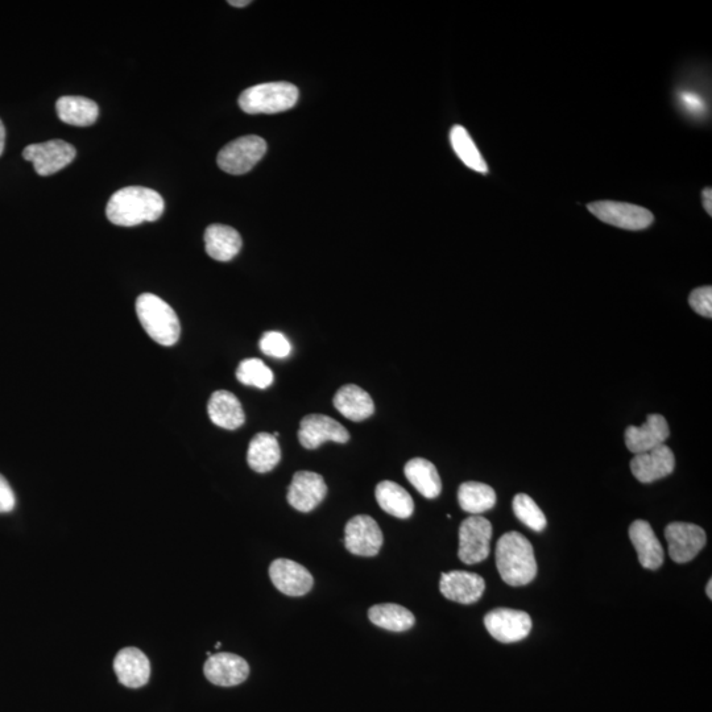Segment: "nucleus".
I'll return each instance as SVG.
<instances>
[{
  "instance_id": "17",
  "label": "nucleus",
  "mask_w": 712,
  "mask_h": 712,
  "mask_svg": "<svg viewBox=\"0 0 712 712\" xmlns=\"http://www.w3.org/2000/svg\"><path fill=\"white\" fill-rule=\"evenodd\" d=\"M670 434L669 424L661 415H649L641 426H628L625 430V446L633 454L647 453L665 445Z\"/></svg>"
},
{
  "instance_id": "39",
  "label": "nucleus",
  "mask_w": 712,
  "mask_h": 712,
  "mask_svg": "<svg viewBox=\"0 0 712 712\" xmlns=\"http://www.w3.org/2000/svg\"><path fill=\"white\" fill-rule=\"evenodd\" d=\"M250 3H251L250 0H239V2H238V0H230V2H229L230 6H233V7H246Z\"/></svg>"
},
{
  "instance_id": "9",
  "label": "nucleus",
  "mask_w": 712,
  "mask_h": 712,
  "mask_svg": "<svg viewBox=\"0 0 712 712\" xmlns=\"http://www.w3.org/2000/svg\"><path fill=\"white\" fill-rule=\"evenodd\" d=\"M488 633L503 644L519 643L532 631V619L527 612L496 608L484 618Z\"/></svg>"
},
{
  "instance_id": "6",
  "label": "nucleus",
  "mask_w": 712,
  "mask_h": 712,
  "mask_svg": "<svg viewBox=\"0 0 712 712\" xmlns=\"http://www.w3.org/2000/svg\"><path fill=\"white\" fill-rule=\"evenodd\" d=\"M492 525L483 516H470L459 528V560L466 565L480 564L490 556Z\"/></svg>"
},
{
  "instance_id": "37",
  "label": "nucleus",
  "mask_w": 712,
  "mask_h": 712,
  "mask_svg": "<svg viewBox=\"0 0 712 712\" xmlns=\"http://www.w3.org/2000/svg\"><path fill=\"white\" fill-rule=\"evenodd\" d=\"M703 206L709 215H712V192L711 188H706L702 193Z\"/></svg>"
},
{
  "instance_id": "25",
  "label": "nucleus",
  "mask_w": 712,
  "mask_h": 712,
  "mask_svg": "<svg viewBox=\"0 0 712 712\" xmlns=\"http://www.w3.org/2000/svg\"><path fill=\"white\" fill-rule=\"evenodd\" d=\"M405 476L409 483L426 499H436L441 495L442 482L437 467L424 458L411 459L405 465Z\"/></svg>"
},
{
  "instance_id": "7",
  "label": "nucleus",
  "mask_w": 712,
  "mask_h": 712,
  "mask_svg": "<svg viewBox=\"0 0 712 712\" xmlns=\"http://www.w3.org/2000/svg\"><path fill=\"white\" fill-rule=\"evenodd\" d=\"M599 221L618 229L640 231L648 229L654 222L651 211L641 206L624 202L599 201L587 206Z\"/></svg>"
},
{
  "instance_id": "30",
  "label": "nucleus",
  "mask_w": 712,
  "mask_h": 712,
  "mask_svg": "<svg viewBox=\"0 0 712 712\" xmlns=\"http://www.w3.org/2000/svg\"><path fill=\"white\" fill-rule=\"evenodd\" d=\"M450 142L454 152L457 153V156L466 167L482 173V175L488 173L487 163L465 127L458 124V126L451 128Z\"/></svg>"
},
{
  "instance_id": "14",
  "label": "nucleus",
  "mask_w": 712,
  "mask_h": 712,
  "mask_svg": "<svg viewBox=\"0 0 712 712\" xmlns=\"http://www.w3.org/2000/svg\"><path fill=\"white\" fill-rule=\"evenodd\" d=\"M269 577L276 589L288 596H304L314 585L313 575L306 567L285 558L272 562Z\"/></svg>"
},
{
  "instance_id": "40",
  "label": "nucleus",
  "mask_w": 712,
  "mask_h": 712,
  "mask_svg": "<svg viewBox=\"0 0 712 712\" xmlns=\"http://www.w3.org/2000/svg\"><path fill=\"white\" fill-rule=\"evenodd\" d=\"M711 587H712V581H709V585H707V587H706V594L709 595L710 599L712 598Z\"/></svg>"
},
{
  "instance_id": "36",
  "label": "nucleus",
  "mask_w": 712,
  "mask_h": 712,
  "mask_svg": "<svg viewBox=\"0 0 712 712\" xmlns=\"http://www.w3.org/2000/svg\"><path fill=\"white\" fill-rule=\"evenodd\" d=\"M681 101L690 113L697 114L702 113V111L705 110V105H703L701 98H699L697 94L682 93Z\"/></svg>"
},
{
  "instance_id": "16",
  "label": "nucleus",
  "mask_w": 712,
  "mask_h": 712,
  "mask_svg": "<svg viewBox=\"0 0 712 712\" xmlns=\"http://www.w3.org/2000/svg\"><path fill=\"white\" fill-rule=\"evenodd\" d=\"M676 469V457L669 446L661 445L647 453L636 454L631 461L633 476L641 483L666 478Z\"/></svg>"
},
{
  "instance_id": "11",
  "label": "nucleus",
  "mask_w": 712,
  "mask_h": 712,
  "mask_svg": "<svg viewBox=\"0 0 712 712\" xmlns=\"http://www.w3.org/2000/svg\"><path fill=\"white\" fill-rule=\"evenodd\" d=\"M669 545V556L677 564H687L705 548L707 537L698 525L690 523H672L665 529Z\"/></svg>"
},
{
  "instance_id": "19",
  "label": "nucleus",
  "mask_w": 712,
  "mask_h": 712,
  "mask_svg": "<svg viewBox=\"0 0 712 712\" xmlns=\"http://www.w3.org/2000/svg\"><path fill=\"white\" fill-rule=\"evenodd\" d=\"M114 670L123 686L139 689L147 685L151 677L148 657L138 648H124L114 660Z\"/></svg>"
},
{
  "instance_id": "12",
  "label": "nucleus",
  "mask_w": 712,
  "mask_h": 712,
  "mask_svg": "<svg viewBox=\"0 0 712 712\" xmlns=\"http://www.w3.org/2000/svg\"><path fill=\"white\" fill-rule=\"evenodd\" d=\"M349 440L350 434L345 426L329 416L309 415L302 418L300 422L298 441L305 449H318L329 441L335 442V444H346Z\"/></svg>"
},
{
  "instance_id": "33",
  "label": "nucleus",
  "mask_w": 712,
  "mask_h": 712,
  "mask_svg": "<svg viewBox=\"0 0 712 712\" xmlns=\"http://www.w3.org/2000/svg\"><path fill=\"white\" fill-rule=\"evenodd\" d=\"M260 350L267 356H272V358L284 359L291 355L292 345L283 333L268 331L260 339Z\"/></svg>"
},
{
  "instance_id": "32",
  "label": "nucleus",
  "mask_w": 712,
  "mask_h": 712,
  "mask_svg": "<svg viewBox=\"0 0 712 712\" xmlns=\"http://www.w3.org/2000/svg\"><path fill=\"white\" fill-rule=\"evenodd\" d=\"M513 512L517 519L534 532H542L548 525L544 512L531 496L519 494L513 499Z\"/></svg>"
},
{
  "instance_id": "29",
  "label": "nucleus",
  "mask_w": 712,
  "mask_h": 712,
  "mask_svg": "<svg viewBox=\"0 0 712 712\" xmlns=\"http://www.w3.org/2000/svg\"><path fill=\"white\" fill-rule=\"evenodd\" d=\"M458 502L463 511L479 516L495 507L496 492L488 484L466 482L459 487Z\"/></svg>"
},
{
  "instance_id": "38",
  "label": "nucleus",
  "mask_w": 712,
  "mask_h": 712,
  "mask_svg": "<svg viewBox=\"0 0 712 712\" xmlns=\"http://www.w3.org/2000/svg\"><path fill=\"white\" fill-rule=\"evenodd\" d=\"M4 146H6V128H4L3 122L0 120V156H2Z\"/></svg>"
},
{
  "instance_id": "1",
  "label": "nucleus",
  "mask_w": 712,
  "mask_h": 712,
  "mask_svg": "<svg viewBox=\"0 0 712 712\" xmlns=\"http://www.w3.org/2000/svg\"><path fill=\"white\" fill-rule=\"evenodd\" d=\"M164 210L163 197L156 190L143 186H128L111 196L106 215L114 225L134 227L157 221Z\"/></svg>"
},
{
  "instance_id": "24",
  "label": "nucleus",
  "mask_w": 712,
  "mask_h": 712,
  "mask_svg": "<svg viewBox=\"0 0 712 712\" xmlns=\"http://www.w3.org/2000/svg\"><path fill=\"white\" fill-rule=\"evenodd\" d=\"M281 461L279 441L269 433H259L248 446L247 462L252 470L266 474L275 469Z\"/></svg>"
},
{
  "instance_id": "2",
  "label": "nucleus",
  "mask_w": 712,
  "mask_h": 712,
  "mask_svg": "<svg viewBox=\"0 0 712 712\" xmlns=\"http://www.w3.org/2000/svg\"><path fill=\"white\" fill-rule=\"evenodd\" d=\"M495 557L500 577L507 585L527 586L536 578L537 562L533 546L523 534H503L496 545Z\"/></svg>"
},
{
  "instance_id": "31",
  "label": "nucleus",
  "mask_w": 712,
  "mask_h": 712,
  "mask_svg": "<svg viewBox=\"0 0 712 712\" xmlns=\"http://www.w3.org/2000/svg\"><path fill=\"white\" fill-rule=\"evenodd\" d=\"M237 379L244 386L266 389L272 386L275 376L263 360L251 358L243 360L237 370Z\"/></svg>"
},
{
  "instance_id": "3",
  "label": "nucleus",
  "mask_w": 712,
  "mask_h": 712,
  "mask_svg": "<svg viewBox=\"0 0 712 712\" xmlns=\"http://www.w3.org/2000/svg\"><path fill=\"white\" fill-rule=\"evenodd\" d=\"M136 314L149 337L161 346L176 345L181 325L175 310L159 296L144 293L136 300Z\"/></svg>"
},
{
  "instance_id": "22",
  "label": "nucleus",
  "mask_w": 712,
  "mask_h": 712,
  "mask_svg": "<svg viewBox=\"0 0 712 712\" xmlns=\"http://www.w3.org/2000/svg\"><path fill=\"white\" fill-rule=\"evenodd\" d=\"M334 407L342 416L356 422L367 420L375 412L374 400L355 384L339 388L334 396Z\"/></svg>"
},
{
  "instance_id": "15",
  "label": "nucleus",
  "mask_w": 712,
  "mask_h": 712,
  "mask_svg": "<svg viewBox=\"0 0 712 712\" xmlns=\"http://www.w3.org/2000/svg\"><path fill=\"white\" fill-rule=\"evenodd\" d=\"M204 673L213 685L233 687L247 680L250 666L237 654L215 653L205 662Z\"/></svg>"
},
{
  "instance_id": "21",
  "label": "nucleus",
  "mask_w": 712,
  "mask_h": 712,
  "mask_svg": "<svg viewBox=\"0 0 712 712\" xmlns=\"http://www.w3.org/2000/svg\"><path fill=\"white\" fill-rule=\"evenodd\" d=\"M208 413L211 422L222 429H239L246 421L242 404L238 397L229 391H217L211 395Z\"/></svg>"
},
{
  "instance_id": "28",
  "label": "nucleus",
  "mask_w": 712,
  "mask_h": 712,
  "mask_svg": "<svg viewBox=\"0 0 712 712\" xmlns=\"http://www.w3.org/2000/svg\"><path fill=\"white\" fill-rule=\"evenodd\" d=\"M368 618L372 624L391 632L409 631L415 625V615L399 604H378L370 608Z\"/></svg>"
},
{
  "instance_id": "5",
  "label": "nucleus",
  "mask_w": 712,
  "mask_h": 712,
  "mask_svg": "<svg viewBox=\"0 0 712 712\" xmlns=\"http://www.w3.org/2000/svg\"><path fill=\"white\" fill-rule=\"evenodd\" d=\"M266 152V140L256 135L243 136L221 149L217 163L229 175H246L263 159Z\"/></svg>"
},
{
  "instance_id": "20",
  "label": "nucleus",
  "mask_w": 712,
  "mask_h": 712,
  "mask_svg": "<svg viewBox=\"0 0 712 712\" xmlns=\"http://www.w3.org/2000/svg\"><path fill=\"white\" fill-rule=\"evenodd\" d=\"M629 538L644 569L657 570L664 564V548L648 521L636 520L629 527Z\"/></svg>"
},
{
  "instance_id": "18",
  "label": "nucleus",
  "mask_w": 712,
  "mask_h": 712,
  "mask_svg": "<svg viewBox=\"0 0 712 712\" xmlns=\"http://www.w3.org/2000/svg\"><path fill=\"white\" fill-rule=\"evenodd\" d=\"M440 590L446 599L453 602L473 604L482 598L486 582L478 574L455 570L442 574Z\"/></svg>"
},
{
  "instance_id": "8",
  "label": "nucleus",
  "mask_w": 712,
  "mask_h": 712,
  "mask_svg": "<svg viewBox=\"0 0 712 712\" xmlns=\"http://www.w3.org/2000/svg\"><path fill=\"white\" fill-rule=\"evenodd\" d=\"M77 151L64 140L31 144L23 151V157L31 161L39 176H52L68 167L76 159Z\"/></svg>"
},
{
  "instance_id": "23",
  "label": "nucleus",
  "mask_w": 712,
  "mask_h": 712,
  "mask_svg": "<svg viewBox=\"0 0 712 712\" xmlns=\"http://www.w3.org/2000/svg\"><path fill=\"white\" fill-rule=\"evenodd\" d=\"M242 237L233 227L211 225L205 231V247L210 258L230 262L242 250Z\"/></svg>"
},
{
  "instance_id": "10",
  "label": "nucleus",
  "mask_w": 712,
  "mask_h": 712,
  "mask_svg": "<svg viewBox=\"0 0 712 712\" xmlns=\"http://www.w3.org/2000/svg\"><path fill=\"white\" fill-rule=\"evenodd\" d=\"M383 541L382 529L371 516H355L346 524V549L351 554H355V556H378L380 549H382Z\"/></svg>"
},
{
  "instance_id": "34",
  "label": "nucleus",
  "mask_w": 712,
  "mask_h": 712,
  "mask_svg": "<svg viewBox=\"0 0 712 712\" xmlns=\"http://www.w3.org/2000/svg\"><path fill=\"white\" fill-rule=\"evenodd\" d=\"M689 304L694 312L706 318L712 317V288L702 287L690 293Z\"/></svg>"
},
{
  "instance_id": "27",
  "label": "nucleus",
  "mask_w": 712,
  "mask_h": 712,
  "mask_svg": "<svg viewBox=\"0 0 712 712\" xmlns=\"http://www.w3.org/2000/svg\"><path fill=\"white\" fill-rule=\"evenodd\" d=\"M57 115L61 122L76 127H88L97 122L99 107L91 99L84 97H61L56 103Z\"/></svg>"
},
{
  "instance_id": "4",
  "label": "nucleus",
  "mask_w": 712,
  "mask_h": 712,
  "mask_svg": "<svg viewBox=\"0 0 712 712\" xmlns=\"http://www.w3.org/2000/svg\"><path fill=\"white\" fill-rule=\"evenodd\" d=\"M298 97L297 86L289 82H269L244 90L239 97V106L251 115L277 114L295 107Z\"/></svg>"
},
{
  "instance_id": "13",
  "label": "nucleus",
  "mask_w": 712,
  "mask_h": 712,
  "mask_svg": "<svg viewBox=\"0 0 712 712\" xmlns=\"http://www.w3.org/2000/svg\"><path fill=\"white\" fill-rule=\"evenodd\" d=\"M327 494L325 479L312 471H298L288 488V503L298 512H312L324 502Z\"/></svg>"
},
{
  "instance_id": "35",
  "label": "nucleus",
  "mask_w": 712,
  "mask_h": 712,
  "mask_svg": "<svg viewBox=\"0 0 712 712\" xmlns=\"http://www.w3.org/2000/svg\"><path fill=\"white\" fill-rule=\"evenodd\" d=\"M16 498L7 479L0 474V513L12 512L15 509Z\"/></svg>"
},
{
  "instance_id": "26",
  "label": "nucleus",
  "mask_w": 712,
  "mask_h": 712,
  "mask_svg": "<svg viewBox=\"0 0 712 712\" xmlns=\"http://www.w3.org/2000/svg\"><path fill=\"white\" fill-rule=\"evenodd\" d=\"M376 500L388 515L409 519L415 512V503L405 488L391 480H384L376 486Z\"/></svg>"
}]
</instances>
